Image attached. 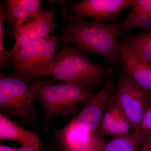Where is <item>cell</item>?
<instances>
[{
  "mask_svg": "<svg viewBox=\"0 0 151 151\" xmlns=\"http://www.w3.org/2000/svg\"><path fill=\"white\" fill-rule=\"evenodd\" d=\"M46 151H51L47 150Z\"/></svg>",
  "mask_w": 151,
  "mask_h": 151,
  "instance_id": "cell-25",
  "label": "cell"
},
{
  "mask_svg": "<svg viewBox=\"0 0 151 151\" xmlns=\"http://www.w3.org/2000/svg\"><path fill=\"white\" fill-rule=\"evenodd\" d=\"M142 143L132 134L114 137L106 144L105 151H137Z\"/></svg>",
  "mask_w": 151,
  "mask_h": 151,
  "instance_id": "cell-15",
  "label": "cell"
},
{
  "mask_svg": "<svg viewBox=\"0 0 151 151\" xmlns=\"http://www.w3.org/2000/svg\"><path fill=\"white\" fill-rule=\"evenodd\" d=\"M120 110L121 108L113 95L106 108L100 127L95 133L103 137L108 135L116 122Z\"/></svg>",
  "mask_w": 151,
  "mask_h": 151,
  "instance_id": "cell-16",
  "label": "cell"
},
{
  "mask_svg": "<svg viewBox=\"0 0 151 151\" xmlns=\"http://www.w3.org/2000/svg\"><path fill=\"white\" fill-rule=\"evenodd\" d=\"M109 71L108 66L92 61L77 48L66 45L58 52L46 75L65 84L92 89L104 81Z\"/></svg>",
  "mask_w": 151,
  "mask_h": 151,
  "instance_id": "cell-2",
  "label": "cell"
},
{
  "mask_svg": "<svg viewBox=\"0 0 151 151\" xmlns=\"http://www.w3.org/2000/svg\"><path fill=\"white\" fill-rule=\"evenodd\" d=\"M114 97L131 124L135 137L142 142L141 126L151 103V94L120 73Z\"/></svg>",
  "mask_w": 151,
  "mask_h": 151,
  "instance_id": "cell-6",
  "label": "cell"
},
{
  "mask_svg": "<svg viewBox=\"0 0 151 151\" xmlns=\"http://www.w3.org/2000/svg\"><path fill=\"white\" fill-rule=\"evenodd\" d=\"M131 2L132 0H83L70 3L68 6L76 18L108 23L109 20L118 19L122 11L129 7Z\"/></svg>",
  "mask_w": 151,
  "mask_h": 151,
  "instance_id": "cell-9",
  "label": "cell"
},
{
  "mask_svg": "<svg viewBox=\"0 0 151 151\" xmlns=\"http://www.w3.org/2000/svg\"><path fill=\"white\" fill-rule=\"evenodd\" d=\"M5 6L6 20L14 24L32 14L42 10L40 0H7Z\"/></svg>",
  "mask_w": 151,
  "mask_h": 151,
  "instance_id": "cell-12",
  "label": "cell"
},
{
  "mask_svg": "<svg viewBox=\"0 0 151 151\" xmlns=\"http://www.w3.org/2000/svg\"><path fill=\"white\" fill-rule=\"evenodd\" d=\"M121 43L151 63V28L136 35L127 37Z\"/></svg>",
  "mask_w": 151,
  "mask_h": 151,
  "instance_id": "cell-13",
  "label": "cell"
},
{
  "mask_svg": "<svg viewBox=\"0 0 151 151\" xmlns=\"http://www.w3.org/2000/svg\"><path fill=\"white\" fill-rule=\"evenodd\" d=\"M127 19L120 21L122 32L135 29L145 30L151 28V16L137 9L131 8Z\"/></svg>",
  "mask_w": 151,
  "mask_h": 151,
  "instance_id": "cell-14",
  "label": "cell"
},
{
  "mask_svg": "<svg viewBox=\"0 0 151 151\" xmlns=\"http://www.w3.org/2000/svg\"><path fill=\"white\" fill-rule=\"evenodd\" d=\"M142 144L139 151H151V147L148 143L145 141H143Z\"/></svg>",
  "mask_w": 151,
  "mask_h": 151,
  "instance_id": "cell-23",
  "label": "cell"
},
{
  "mask_svg": "<svg viewBox=\"0 0 151 151\" xmlns=\"http://www.w3.org/2000/svg\"><path fill=\"white\" fill-rule=\"evenodd\" d=\"M0 140L16 141L22 146H27L39 150L41 143L35 133L19 127L1 113Z\"/></svg>",
  "mask_w": 151,
  "mask_h": 151,
  "instance_id": "cell-11",
  "label": "cell"
},
{
  "mask_svg": "<svg viewBox=\"0 0 151 151\" xmlns=\"http://www.w3.org/2000/svg\"><path fill=\"white\" fill-rule=\"evenodd\" d=\"M129 7L137 9L151 16V0H132Z\"/></svg>",
  "mask_w": 151,
  "mask_h": 151,
  "instance_id": "cell-20",
  "label": "cell"
},
{
  "mask_svg": "<svg viewBox=\"0 0 151 151\" xmlns=\"http://www.w3.org/2000/svg\"><path fill=\"white\" fill-rule=\"evenodd\" d=\"M141 131L142 137L145 134L151 133V103L143 117Z\"/></svg>",
  "mask_w": 151,
  "mask_h": 151,
  "instance_id": "cell-21",
  "label": "cell"
},
{
  "mask_svg": "<svg viewBox=\"0 0 151 151\" xmlns=\"http://www.w3.org/2000/svg\"><path fill=\"white\" fill-rule=\"evenodd\" d=\"M31 86L36 100L43 108L45 122L58 114L68 117L78 104L86 103L94 94L90 88L65 83L54 84L47 80L31 82Z\"/></svg>",
  "mask_w": 151,
  "mask_h": 151,
  "instance_id": "cell-3",
  "label": "cell"
},
{
  "mask_svg": "<svg viewBox=\"0 0 151 151\" xmlns=\"http://www.w3.org/2000/svg\"><path fill=\"white\" fill-rule=\"evenodd\" d=\"M6 6L1 3L0 5V69L1 74L8 68L12 64L9 52L6 49L4 44V24L6 20Z\"/></svg>",
  "mask_w": 151,
  "mask_h": 151,
  "instance_id": "cell-17",
  "label": "cell"
},
{
  "mask_svg": "<svg viewBox=\"0 0 151 151\" xmlns=\"http://www.w3.org/2000/svg\"><path fill=\"white\" fill-rule=\"evenodd\" d=\"M123 73L139 87L151 94V63L134 50L119 43Z\"/></svg>",
  "mask_w": 151,
  "mask_h": 151,
  "instance_id": "cell-10",
  "label": "cell"
},
{
  "mask_svg": "<svg viewBox=\"0 0 151 151\" xmlns=\"http://www.w3.org/2000/svg\"><path fill=\"white\" fill-rule=\"evenodd\" d=\"M56 14L54 9L47 8L15 24L12 28L15 43L9 54L17 52L31 42L50 35L57 26Z\"/></svg>",
  "mask_w": 151,
  "mask_h": 151,
  "instance_id": "cell-7",
  "label": "cell"
},
{
  "mask_svg": "<svg viewBox=\"0 0 151 151\" xmlns=\"http://www.w3.org/2000/svg\"><path fill=\"white\" fill-rule=\"evenodd\" d=\"M131 124L122 110H120L115 124L108 133V135L114 137L129 134Z\"/></svg>",
  "mask_w": 151,
  "mask_h": 151,
  "instance_id": "cell-19",
  "label": "cell"
},
{
  "mask_svg": "<svg viewBox=\"0 0 151 151\" xmlns=\"http://www.w3.org/2000/svg\"><path fill=\"white\" fill-rule=\"evenodd\" d=\"M61 39L58 36L50 35L9 54L13 73L29 81L37 76L46 75L57 55Z\"/></svg>",
  "mask_w": 151,
  "mask_h": 151,
  "instance_id": "cell-4",
  "label": "cell"
},
{
  "mask_svg": "<svg viewBox=\"0 0 151 151\" xmlns=\"http://www.w3.org/2000/svg\"><path fill=\"white\" fill-rule=\"evenodd\" d=\"M122 32L121 22L102 23L70 16L63 29V38L83 54H96L110 65L122 64L118 38Z\"/></svg>",
  "mask_w": 151,
  "mask_h": 151,
  "instance_id": "cell-1",
  "label": "cell"
},
{
  "mask_svg": "<svg viewBox=\"0 0 151 151\" xmlns=\"http://www.w3.org/2000/svg\"><path fill=\"white\" fill-rule=\"evenodd\" d=\"M0 151H18V148L12 147L9 146L0 145Z\"/></svg>",
  "mask_w": 151,
  "mask_h": 151,
  "instance_id": "cell-22",
  "label": "cell"
},
{
  "mask_svg": "<svg viewBox=\"0 0 151 151\" xmlns=\"http://www.w3.org/2000/svg\"><path fill=\"white\" fill-rule=\"evenodd\" d=\"M115 90L113 79L108 80L67 125L89 134L96 133Z\"/></svg>",
  "mask_w": 151,
  "mask_h": 151,
  "instance_id": "cell-8",
  "label": "cell"
},
{
  "mask_svg": "<svg viewBox=\"0 0 151 151\" xmlns=\"http://www.w3.org/2000/svg\"><path fill=\"white\" fill-rule=\"evenodd\" d=\"M106 142L103 137L97 133H92L86 143L82 146L73 149L58 148L60 151H105Z\"/></svg>",
  "mask_w": 151,
  "mask_h": 151,
  "instance_id": "cell-18",
  "label": "cell"
},
{
  "mask_svg": "<svg viewBox=\"0 0 151 151\" xmlns=\"http://www.w3.org/2000/svg\"><path fill=\"white\" fill-rule=\"evenodd\" d=\"M18 151H39L32 147L27 146H22L21 147L19 148Z\"/></svg>",
  "mask_w": 151,
  "mask_h": 151,
  "instance_id": "cell-24",
  "label": "cell"
},
{
  "mask_svg": "<svg viewBox=\"0 0 151 151\" xmlns=\"http://www.w3.org/2000/svg\"><path fill=\"white\" fill-rule=\"evenodd\" d=\"M35 100L30 81L14 73L1 74L0 109L3 113L13 119H25Z\"/></svg>",
  "mask_w": 151,
  "mask_h": 151,
  "instance_id": "cell-5",
  "label": "cell"
}]
</instances>
